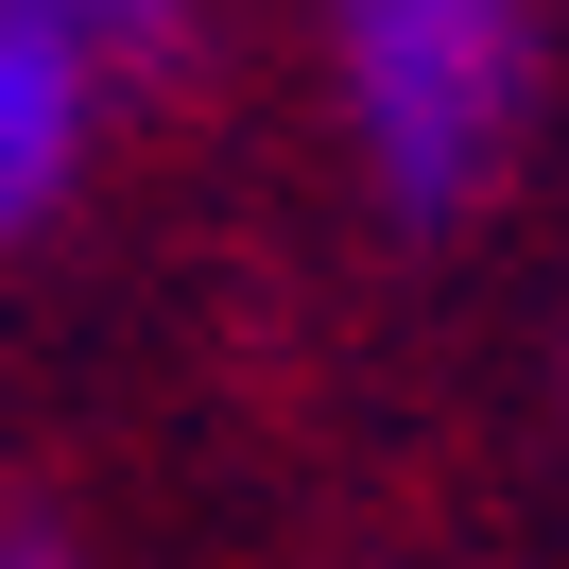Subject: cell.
<instances>
[{"mask_svg": "<svg viewBox=\"0 0 569 569\" xmlns=\"http://www.w3.org/2000/svg\"><path fill=\"white\" fill-rule=\"evenodd\" d=\"M87 18H173V0H87Z\"/></svg>", "mask_w": 569, "mask_h": 569, "instance_id": "obj_4", "label": "cell"}, {"mask_svg": "<svg viewBox=\"0 0 569 569\" xmlns=\"http://www.w3.org/2000/svg\"><path fill=\"white\" fill-rule=\"evenodd\" d=\"M328 36H346V121H362V173H380V208L449 224L466 190L500 173V139H518V87H535L518 0H328Z\"/></svg>", "mask_w": 569, "mask_h": 569, "instance_id": "obj_1", "label": "cell"}, {"mask_svg": "<svg viewBox=\"0 0 569 569\" xmlns=\"http://www.w3.org/2000/svg\"><path fill=\"white\" fill-rule=\"evenodd\" d=\"M87 0H0V208L36 224L70 190V139H87Z\"/></svg>", "mask_w": 569, "mask_h": 569, "instance_id": "obj_2", "label": "cell"}, {"mask_svg": "<svg viewBox=\"0 0 569 569\" xmlns=\"http://www.w3.org/2000/svg\"><path fill=\"white\" fill-rule=\"evenodd\" d=\"M0 569H70V552H52V535H18V552H0Z\"/></svg>", "mask_w": 569, "mask_h": 569, "instance_id": "obj_3", "label": "cell"}]
</instances>
